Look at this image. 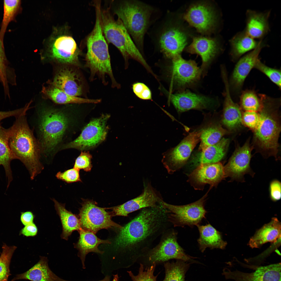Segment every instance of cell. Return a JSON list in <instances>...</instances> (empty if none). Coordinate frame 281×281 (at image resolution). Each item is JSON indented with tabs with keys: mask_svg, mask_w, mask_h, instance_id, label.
<instances>
[{
	"mask_svg": "<svg viewBox=\"0 0 281 281\" xmlns=\"http://www.w3.org/2000/svg\"><path fill=\"white\" fill-rule=\"evenodd\" d=\"M96 20L94 28L87 40V52L85 67L90 69L91 79L97 75L106 84V75L111 79L113 87L119 85L113 76L111 65L108 46L102 31L101 19V6H95Z\"/></svg>",
	"mask_w": 281,
	"mask_h": 281,
	"instance_id": "6",
	"label": "cell"
},
{
	"mask_svg": "<svg viewBox=\"0 0 281 281\" xmlns=\"http://www.w3.org/2000/svg\"><path fill=\"white\" fill-rule=\"evenodd\" d=\"M253 147L249 139L242 146H238L229 160L224 167L225 177L230 178V181L244 182V175H250L253 177L255 174L250 166Z\"/></svg>",
	"mask_w": 281,
	"mask_h": 281,
	"instance_id": "15",
	"label": "cell"
},
{
	"mask_svg": "<svg viewBox=\"0 0 281 281\" xmlns=\"http://www.w3.org/2000/svg\"><path fill=\"white\" fill-rule=\"evenodd\" d=\"M34 216L30 211H28L21 213V220L25 226L33 222Z\"/></svg>",
	"mask_w": 281,
	"mask_h": 281,
	"instance_id": "51",
	"label": "cell"
},
{
	"mask_svg": "<svg viewBox=\"0 0 281 281\" xmlns=\"http://www.w3.org/2000/svg\"><path fill=\"white\" fill-rule=\"evenodd\" d=\"M254 67L266 75L271 81L280 88L281 76L280 70L266 66L259 59L256 62Z\"/></svg>",
	"mask_w": 281,
	"mask_h": 281,
	"instance_id": "42",
	"label": "cell"
},
{
	"mask_svg": "<svg viewBox=\"0 0 281 281\" xmlns=\"http://www.w3.org/2000/svg\"><path fill=\"white\" fill-rule=\"evenodd\" d=\"M241 109L246 111L259 112L263 107V103L260 98L252 91L247 90L244 92L240 98Z\"/></svg>",
	"mask_w": 281,
	"mask_h": 281,
	"instance_id": "39",
	"label": "cell"
},
{
	"mask_svg": "<svg viewBox=\"0 0 281 281\" xmlns=\"http://www.w3.org/2000/svg\"><path fill=\"white\" fill-rule=\"evenodd\" d=\"M225 88V99L222 122L230 131L237 130L242 125L241 108L233 101L230 95L227 73H221Z\"/></svg>",
	"mask_w": 281,
	"mask_h": 281,
	"instance_id": "22",
	"label": "cell"
},
{
	"mask_svg": "<svg viewBox=\"0 0 281 281\" xmlns=\"http://www.w3.org/2000/svg\"><path fill=\"white\" fill-rule=\"evenodd\" d=\"M119 277L117 275H114L113 278L112 280H111V277L107 275L103 280L98 281H118ZM61 281H71L64 280L62 279Z\"/></svg>",
	"mask_w": 281,
	"mask_h": 281,
	"instance_id": "52",
	"label": "cell"
},
{
	"mask_svg": "<svg viewBox=\"0 0 281 281\" xmlns=\"http://www.w3.org/2000/svg\"><path fill=\"white\" fill-rule=\"evenodd\" d=\"M24 279L31 281H61L62 279L50 269L47 258L40 257L39 261L25 272L17 275L11 280Z\"/></svg>",
	"mask_w": 281,
	"mask_h": 281,
	"instance_id": "29",
	"label": "cell"
},
{
	"mask_svg": "<svg viewBox=\"0 0 281 281\" xmlns=\"http://www.w3.org/2000/svg\"><path fill=\"white\" fill-rule=\"evenodd\" d=\"M79 209V220L81 228L95 234L99 230L122 226L111 220L112 215L105 208L99 207L92 200H84Z\"/></svg>",
	"mask_w": 281,
	"mask_h": 281,
	"instance_id": "13",
	"label": "cell"
},
{
	"mask_svg": "<svg viewBox=\"0 0 281 281\" xmlns=\"http://www.w3.org/2000/svg\"><path fill=\"white\" fill-rule=\"evenodd\" d=\"M4 44L0 40V78L2 84L5 85L8 82V69Z\"/></svg>",
	"mask_w": 281,
	"mask_h": 281,
	"instance_id": "45",
	"label": "cell"
},
{
	"mask_svg": "<svg viewBox=\"0 0 281 281\" xmlns=\"http://www.w3.org/2000/svg\"><path fill=\"white\" fill-rule=\"evenodd\" d=\"M242 124L253 131L259 122V112L253 111H245L242 113Z\"/></svg>",
	"mask_w": 281,
	"mask_h": 281,
	"instance_id": "44",
	"label": "cell"
},
{
	"mask_svg": "<svg viewBox=\"0 0 281 281\" xmlns=\"http://www.w3.org/2000/svg\"><path fill=\"white\" fill-rule=\"evenodd\" d=\"M207 194L194 202L184 205L178 206L168 203L164 201L162 207L168 211L169 220L174 227H193L199 225L205 218L207 211L204 208Z\"/></svg>",
	"mask_w": 281,
	"mask_h": 281,
	"instance_id": "11",
	"label": "cell"
},
{
	"mask_svg": "<svg viewBox=\"0 0 281 281\" xmlns=\"http://www.w3.org/2000/svg\"><path fill=\"white\" fill-rule=\"evenodd\" d=\"M71 115L62 110L44 108L38 119V140L41 153L51 157L60 150L72 123Z\"/></svg>",
	"mask_w": 281,
	"mask_h": 281,
	"instance_id": "5",
	"label": "cell"
},
{
	"mask_svg": "<svg viewBox=\"0 0 281 281\" xmlns=\"http://www.w3.org/2000/svg\"><path fill=\"white\" fill-rule=\"evenodd\" d=\"M54 31L46 47L48 56L61 63L79 66L80 51L74 39L63 30Z\"/></svg>",
	"mask_w": 281,
	"mask_h": 281,
	"instance_id": "12",
	"label": "cell"
},
{
	"mask_svg": "<svg viewBox=\"0 0 281 281\" xmlns=\"http://www.w3.org/2000/svg\"><path fill=\"white\" fill-rule=\"evenodd\" d=\"M270 197L273 201L276 202L280 200L281 197V183L277 179L271 181L269 184Z\"/></svg>",
	"mask_w": 281,
	"mask_h": 281,
	"instance_id": "48",
	"label": "cell"
},
{
	"mask_svg": "<svg viewBox=\"0 0 281 281\" xmlns=\"http://www.w3.org/2000/svg\"><path fill=\"white\" fill-rule=\"evenodd\" d=\"M16 248L15 246H8L6 244L2 247L0 256V281H8L11 275L9 269L11 259Z\"/></svg>",
	"mask_w": 281,
	"mask_h": 281,
	"instance_id": "40",
	"label": "cell"
},
{
	"mask_svg": "<svg viewBox=\"0 0 281 281\" xmlns=\"http://www.w3.org/2000/svg\"><path fill=\"white\" fill-rule=\"evenodd\" d=\"M197 226L200 234L197 241L201 252H204L207 248L211 249L225 248L227 242L222 239L221 233L210 224Z\"/></svg>",
	"mask_w": 281,
	"mask_h": 281,
	"instance_id": "30",
	"label": "cell"
},
{
	"mask_svg": "<svg viewBox=\"0 0 281 281\" xmlns=\"http://www.w3.org/2000/svg\"><path fill=\"white\" fill-rule=\"evenodd\" d=\"M177 233L170 228L161 235L159 243L145 253L138 259L151 265L175 259L186 262L192 261L195 257L187 254L177 241ZM145 262V263H146Z\"/></svg>",
	"mask_w": 281,
	"mask_h": 281,
	"instance_id": "9",
	"label": "cell"
},
{
	"mask_svg": "<svg viewBox=\"0 0 281 281\" xmlns=\"http://www.w3.org/2000/svg\"><path fill=\"white\" fill-rule=\"evenodd\" d=\"M26 114L16 117L15 123L9 128L8 142L12 153L24 165L33 180L43 167L40 161L39 144L29 126Z\"/></svg>",
	"mask_w": 281,
	"mask_h": 281,
	"instance_id": "4",
	"label": "cell"
},
{
	"mask_svg": "<svg viewBox=\"0 0 281 281\" xmlns=\"http://www.w3.org/2000/svg\"><path fill=\"white\" fill-rule=\"evenodd\" d=\"M177 25L168 11L147 33L154 48L169 58L180 55L187 43L186 35Z\"/></svg>",
	"mask_w": 281,
	"mask_h": 281,
	"instance_id": "7",
	"label": "cell"
},
{
	"mask_svg": "<svg viewBox=\"0 0 281 281\" xmlns=\"http://www.w3.org/2000/svg\"><path fill=\"white\" fill-rule=\"evenodd\" d=\"M163 201L160 194L149 183L144 185L142 193L137 197L122 204L110 208L112 216H127L132 212L148 207L161 206Z\"/></svg>",
	"mask_w": 281,
	"mask_h": 281,
	"instance_id": "16",
	"label": "cell"
},
{
	"mask_svg": "<svg viewBox=\"0 0 281 281\" xmlns=\"http://www.w3.org/2000/svg\"><path fill=\"white\" fill-rule=\"evenodd\" d=\"M92 156L89 152H81L75 160L74 168L79 170L83 169L86 172L90 171L92 167Z\"/></svg>",
	"mask_w": 281,
	"mask_h": 281,
	"instance_id": "43",
	"label": "cell"
},
{
	"mask_svg": "<svg viewBox=\"0 0 281 281\" xmlns=\"http://www.w3.org/2000/svg\"><path fill=\"white\" fill-rule=\"evenodd\" d=\"M0 81H1V79H0Z\"/></svg>",
	"mask_w": 281,
	"mask_h": 281,
	"instance_id": "53",
	"label": "cell"
},
{
	"mask_svg": "<svg viewBox=\"0 0 281 281\" xmlns=\"http://www.w3.org/2000/svg\"><path fill=\"white\" fill-rule=\"evenodd\" d=\"M202 132V130L192 132L177 146L164 153L162 162L168 173H173L185 164L199 142Z\"/></svg>",
	"mask_w": 281,
	"mask_h": 281,
	"instance_id": "14",
	"label": "cell"
},
{
	"mask_svg": "<svg viewBox=\"0 0 281 281\" xmlns=\"http://www.w3.org/2000/svg\"><path fill=\"white\" fill-rule=\"evenodd\" d=\"M142 54L146 34L161 18L158 8L137 0H125L114 11Z\"/></svg>",
	"mask_w": 281,
	"mask_h": 281,
	"instance_id": "2",
	"label": "cell"
},
{
	"mask_svg": "<svg viewBox=\"0 0 281 281\" xmlns=\"http://www.w3.org/2000/svg\"><path fill=\"white\" fill-rule=\"evenodd\" d=\"M52 85L72 96L78 97L82 93L80 75L72 68L66 67L59 69L54 78Z\"/></svg>",
	"mask_w": 281,
	"mask_h": 281,
	"instance_id": "24",
	"label": "cell"
},
{
	"mask_svg": "<svg viewBox=\"0 0 281 281\" xmlns=\"http://www.w3.org/2000/svg\"><path fill=\"white\" fill-rule=\"evenodd\" d=\"M38 229L35 224L32 223L25 226L21 230V233L26 237H34L36 235Z\"/></svg>",
	"mask_w": 281,
	"mask_h": 281,
	"instance_id": "50",
	"label": "cell"
},
{
	"mask_svg": "<svg viewBox=\"0 0 281 281\" xmlns=\"http://www.w3.org/2000/svg\"><path fill=\"white\" fill-rule=\"evenodd\" d=\"M156 264L153 263L146 268L140 263L138 274L134 275L131 271H127L132 281H157L158 274L155 275L154 272Z\"/></svg>",
	"mask_w": 281,
	"mask_h": 281,
	"instance_id": "41",
	"label": "cell"
},
{
	"mask_svg": "<svg viewBox=\"0 0 281 281\" xmlns=\"http://www.w3.org/2000/svg\"><path fill=\"white\" fill-rule=\"evenodd\" d=\"M229 133L220 125H216L202 130L199 149L202 151L218 142L224 135Z\"/></svg>",
	"mask_w": 281,
	"mask_h": 281,
	"instance_id": "37",
	"label": "cell"
},
{
	"mask_svg": "<svg viewBox=\"0 0 281 281\" xmlns=\"http://www.w3.org/2000/svg\"><path fill=\"white\" fill-rule=\"evenodd\" d=\"M132 88L133 92L139 98L143 100H150L152 95L149 88L144 84L137 82L134 84Z\"/></svg>",
	"mask_w": 281,
	"mask_h": 281,
	"instance_id": "47",
	"label": "cell"
},
{
	"mask_svg": "<svg viewBox=\"0 0 281 281\" xmlns=\"http://www.w3.org/2000/svg\"><path fill=\"white\" fill-rule=\"evenodd\" d=\"M29 108V105L26 104L22 108L14 110L7 111H0V122L2 120L6 118L12 116L16 118L26 113L27 112Z\"/></svg>",
	"mask_w": 281,
	"mask_h": 281,
	"instance_id": "49",
	"label": "cell"
},
{
	"mask_svg": "<svg viewBox=\"0 0 281 281\" xmlns=\"http://www.w3.org/2000/svg\"><path fill=\"white\" fill-rule=\"evenodd\" d=\"M171 59L172 79L178 87L183 89L191 86L200 79L201 70L195 61L185 60L180 55Z\"/></svg>",
	"mask_w": 281,
	"mask_h": 281,
	"instance_id": "17",
	"label": "cell"
},
{
	"mask_svg": "<svg viewBox=\"0 0 281 281\" xmlns=\"http://www.w3.org/2000/svg\"><path fill=\"white\" fill-rule=\"evenodd\" d=\"M264 46L262 40H260L255 49L241 58L237 63L231 80V84L234 90L238 91L241 88L246 78L259 59V55Z\"/></svg>",
	"mask_w": 281,
	"mask_h": 281,
	"instance_id": "23",
	"label": "cell"
},
{
	"mask_svg": "<svg viewBox=\"0 0 281 281\" xmlns=\"http://www.w3.org/2000/svg\"><path fill=\"white\" fill-rule=\"evenodd\" d=\"M170 99L177 111L182 112L191 109L210 108L216 104L213 98L184 91L170 95Z\"/></svg>",
	"mask_w": 281,
	"mask_h": 281,
	"instance_id": "21",
	"label": "cell"
},
{
	"mask_svg": "<svg viewBox=\"0 0 281 281\" xmlns=\"http://www.w3.org/2000/svg\"><path fill=\"white\" fill-rule=\"evenodd\" d=\"M225 178L224 167L219 162L201 164L189 175V181L196 189H202L206 184L217 185Z\"/></svg>",
	"mask_w": 281,
	"mask_h": 281,
	"instance_id": "19",
	"label": "cell"
},
{
	"mask_svg": "<svg viewBox=\"0 0 281 281\" xmlns=\"http://www.w3.org/2000/svg\"><path fill=\"white\" fill-rule=\"evenodd\" d=\"M254 267L255 271L250 273L225 268L222 274L226 279L234 281H281L280 263Z\"/></svg>",
	"mask_w": 281,
	"mask_h": 281,
	"instance_id": "18",
	"label": "cell"
},
{
	"mask_svg": "<svg viewBox=\"0 0 281 281\" xmlns=\"http://www.w3.org/2000/svg\"><path fill=\"white\" fill-rule=\"evenodd\" d=\"M56 176L58 179L68 183L81 181L79 170L74 168L66 170L63 172L59 171L56 174Z\"/></svg>",
	"mask_w": 281,
	"mask_h": 281,
	"instance_id": "46",
	"label": "cell"
},
{
	"mask_svg": "<svg viewBox=\"0 0 281 281\" xmlns=\"http://www.w3.org/2000/svg\"><path fill=\"white\" fill-rule=\"evenodd\" d=\"M259 42L250 36L245 30L237 34L230 41L232 59L236 60L247 52L253 50Z\"/></svg>",
	"mask_w": 281,
	"mask_h": 281,
	"instance_id": "33",
	"label": "cell"
},
{
	"mask_svg": "<svg viewBox=\"0 0 281 281\" xmlns=\"http://www.w3.org/2000/svg\"><path fill=\"white\" fill-rule=\"evenodd\" d=\"M52 200L62 224V230L61 237L67 240L73 232L78 231L81 228L79 219L76 215L66 209L65 204L59 202L54 199Z\"/></svg>",
	"mask_w": 281,
	"mask_h": 281,
	"instance_id": "32",
	"label": "cell"
},
{
	"mask_svg": "<svg viewBox=\"0 0 281 281\" xmlns=\"http://www.w3.org/2000/svg\"><path fill=\"white\" fill-rule=\"evenodd\" d=\"M229 143V139L224 138L216 144L197 153L191 160L192 165L196 167L203 164L219 162L225 156Z\"/></svg>",
	"mask_w": 281,
	"mask_h": 281,
	"instance_id": "26",
	"label": "cell"
},
{
	"mask_svg": "<svg viewBox=\"0 0 281 281\" xmlns=\"http://www.w3.org/2000/svg\"><path fill=\"white\" fill-rule=\"evenodd\" d=\"M168 210L162 206L141 209L133 219L119 230L115 240L117 248L129 255L132 261L138 260L151 248L154 241L171 224Z\"/></svg>",
	"mask_w": 281,
	"mask_h": 281,
	"instance_id": "1",
	"label": "cell"
},
{
	"mask_svg": "<svg viewBox=\"0 0 281 281\" xmlns=\"http://www.w3.org/2000/svg\"><path fill=\"white\" fill-rule=\"evenodd\" d=\"M21 4L20 0L4 1L3 17L0 30V40L3 44L7 27L10 22L15 21L21 10Z\"/></svg>",
	"mask_w": 281,
	"mask_h": 281,
	"instance_id": "38",
	"label": "cell"
},
{
	"mask_svg": "<svg viewBox=\"0 0 281 281\" xmlns=\"http://www.w3.org/2000/svg\"><path fill=\"white\" fill-rule=\"evenodd\" d=\"M263 107L259 112V120L253 131L254 146L265 158L274 157L278 160V139L281 130L279 112L280 100L260 95Z\"/></svg>",
	"mask_w": 281,
	"mask_h": 281,
	"instance_id": "3",
	"label": "cell"
},
{
	"mask_svg": "<svg viewBox=\"0 0 281 281\" xmlns=\"http://www.w3.org/2000/svg\"><path fill=\"white\" fill-rule=\"evenodd\" d=\"M78 232L80 235L79 239L74 246L79 251L78 256L84 268L85 257L87 254L94 252L102 254L104 252L98 249L99 245L102 244H111V242L108 240H101L98 238L95 234L82 228Z\"/></svg>",
	"mask_w": 281,
	"mask_h": 281,
	"instance_id": "28",
	"label": "cell"
},
{
	"mask_svg": "<svg viewBox=\"0 0 281 281\" xmlns=\"http://www.w3.org/2000/svg\"><path fill=\"white\" fill-rule=\"evenodd\" d=\"M219 50L218 44L214 39L203 37H195L187 49L191 54H197L202 61L200 68L202 73L207 68Z\"/></svg>",
	"mask_w": 281,
	"mask_h": 281,
	"instance_id": "25",
	"label": "cell"
},
{
	"mask_svg": "<svg viewBox=\"0 0 281 281\" xmlns=\"http://www.w3.org/2000/svg\"><path fill=\"white\" fill-rule=\"evenodd\" d=\"M110 117L108 114H102L92 119L84 127L78 137L64 144L60 150L72 148L83 151L98 145L106 139L108 130L107 123Z\"/></svg>",
	"mask_w": 281,
	"mask_h": 281,
	"instance_id": "10",
	"label": "cell"
},
{
	"mask_svg": "<svg viewBox=\"0 0 281 281\" xmlns=\"http://www.w3.org/2000/svg\"><path fill=\"white\" fill-rule=\"evenodd\" d=\"M183 18L198 31L203 34L210 33L215 22V15L212 9L202 3L191 6L184 14Z\"/></svg>",
	"mask_w": 281,
	"mask_h": 281,
	"instance_id": "20",
	"label": "cell"
},
{
	"mask_svg": "<svg viewBox=\"0 0 281 281\" xmlns=\"http://www.w3.org/2000/svg\"><path fill=\"white\" fill-rule=\"evenodd\" d=\"M280 223L274 218L256 232L250 240L249 245L252 248H258L266 242H275L280 238Z\"/></svg>",
	"mask_w": 281,
	"mask_h": 281,
	"instance_id": "31",
	"label": "cell"
},
{
	"mask_svg": "<svg viewBox=\"0 0 281 281\" xmlns=\"http://www.w3.org/2000/svg\"><path fill=\"white\" fill-rule=\"evenodd\" d=\"M191 263L180 260L164 263L165 275L163 281H184L186 273Z\"/></svg>",
	"mask_w": 281,
	"mask_h": 281,
	"instance_id": "36",
	"label": "cell"
},
{
	"mask_svg": "<svg viewBox=\"0 0 281 281\" xmlns=\"http://www.w3.org/2000/svg\"><path fill=\"white\" fill-rule=\"evenodd\" d=\"M9 131V128L6 129L0 125V166L2 165L5 169L8 179V187L12 180L10 163L16 159L8 145Z\"/></svg>",
	"mask_w": 281,
	"mask_h": 281,
	"instance_id": "34",
	"label": "cell"
},
{
	"mask_svg": "<svg viewBox=\"0 0 281 281\" xmlns=\"http://www.w3.org/2000/svg\"><path fill=\"white\" fill-rule=\"evenodd\" d=\"M101 19L103 33L108 43L119 50L125 61L132 58L148 67L143 55L136 46L122 21L115 20L107 9L101 10Z\"/></svg>",
	"mask_w": 281,
	"mask_h": 281,
	"instance_id": "8",
	"label": "cell"
},
{
	"mask_svg": "<svg viewBox=\"0 0 281 281\" xmlns=\"http://www.w3.org/2000/svg\"><path fill=\"white\" fill-rule=\"evenodd\" d=\"M43 92L50 99L58 104H97L101 101L100 99H88L72 96L53 85L44 88Z\"/></svg>",
	"mask_w": 281,
	"mask_h": 281,
	"instance_id": "35",
	"label": "cell"
},
{
	"mask_svg": "<svg viewBox=\"0 0 281 281\" xmlns=\"http://www.w3.org/2000/svg\"><path fill=\"white\" fill-rule=\"evenodd\" d=\"M270 12H259L248 10L246 14V33L253 39H261L269 30L268 19Z\"/></svg>",
	"mask_w": 281,
	"mask_h": 281,
	"instance_id": "27",
	"label": "cell"
}]
</instances>
